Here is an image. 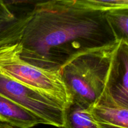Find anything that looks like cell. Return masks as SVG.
<instances>
[{
    "mask_svg": "<svg viewBox=\"0 0 128 128\" xmlns=\"http://www.w3.org/2000/svg\"><path fill=\"white\" fill-rule=\"evenodd\" d=\"M106 12L80 0L36 2L20 39V58L37 68L60 72L76 56L118 43Z\"/></svg>",
    "mask_w": 128,
    "mask_h": 128,
    "instance_id": "cell-1",
    "label": "cell"
},
{
    "mask_svg": "<svg viewBox=\"0 0 128 128\" xmlns=\"http://www.w3.org/2000/svg\"><path fill=\"white\" fill-rule=\"evenodd\" d=\"M32 10L0 36V73L56 99L66 108L71 102L60 72H50L31 66L20 58V39Z\"/></svg>",
    "mask_w": 128,
    "mask_h": 128,
    "instance_id": "cell-2",
    "label": "cell"
},
{
    "mask_svg": "<svg viewBox=\"0 0 128 128\" xmlns=\"http://www.w3.org/2000/svg\"><path fill=\"white\" fill-rule=\"evenodd\" d=\"M118 43L81 54L61 68L60 76L71 102L86 109L96 103L104 91L111 60Z\"/></svg>",
    "mask_w": 128,
    "mask_h": 128,
    "instance_id": "cell-3",
    "label": "cell"
},
{
    "mask_svg": "<svg viewBox=\"0 0 128 128\" xmlns=\"http://www.w3.org/2000/svg\"><path fill=\"white\" fill-rule=\"evenodd\" d=\"M0 95L30 111L45 124L63 128L65 107L56 99L1 73Z\"/></svg>",
    "mask_w": 128,
    "mask_h": 128,
    "instance_id": "cell-4",
    "label": "cell"
},
{
    "mask_svg": "<svg viewBox=\"0 0 128 128\" xmlns=\"http://www.w3.org/2000/svg\"><path fill=\"white\" fill-rule=\"evenodd\" d=\"M104 92L128 108V42L120 41L111 60Z\"/></svg>",
    "mask_w": 128,
    "mask_h": 128,
    "instance_id": "cell-5",
    "label": "cell"
},
{
    "mask_svg": "<svg viewBox=\"0 0 128 128\" xmlns=\"http://www.w3.org/2000/svg\"><path fill=\"white\" fill-rule=\"evenodd\" d=\"M90 110L100 128H128V108L116 104L106 92Z\"/></svg>",
    "mask_w": 128,
    "mask_h": 128,
    "instance_id": "cell-6",
    "label": "cell"
},
{
    "mask_svg": "<svg viewBox=\"0 0 128 128\" xmlns=\"http://www.w3.org/2000/svg\"><path fill=\"white\" fill-rule=\"evenodd\" d=\"M0 122L15 128H32L43 121L30 111L0 95Z\"/></svg>",
    "mask_w": 128,
    "mask_h": 128,
    "instance_id": "cell-7",
    "label": "cell"
},
{
    "mask_svg": "<svg viewBox=\"0 0 128 128\" xmlns=\"http://www.w3.org/2000/svg\"><path fill=\"white\" fill-rule=\"evenodd\" d=\"M63 128H100L90 108L71 102L64 108Z\"/></svg>",
    "mask_w": 128,
    "mask_h": 128,
    "instance_id": "cell-8",
    "label": "cell"
},
{
    "mask_svg": "<svg viewBox=\"0 0 128 128\" xmlns=\"http://www.w3.org/2000/svg\"><path fill=\"white\" fill-rule=\"evenodd\" d=\"M106 18L118 42H128V8L111 10L106 12Z\"/></svg>",
    "mask_w": 128,
    "mask_h": 128,
    "instance_id": "cell-9",
    "label": "cell"
},
{
    "mask_svg": "<svg viewBox=\"0 0 128 128\" xmlns=\"http://www.w3.org/2000/svg\"><path fill=\"white\" fill-rule=\"evenodd\" d=\"M80 1L87 7L104 12L117 9L128 8V0H80Z\"/></svg>",
    "mask_w": 128,
    "mask_h": 128,
    "instance_id": "cell-10",
    "label": "cell"
},
{
    "mask_svg": "<svg viewBox=\"0 0 128 128\" xmlns=\"http://www.w3.org/2000/svg\"><path fill=\"white\" fill-rule=\"evenodd\" d=\"M17 18L5 1L0 0V21L11 20Z\"/></svg>",
    "mask_w": 128,
    "mask_h": 128,
    "instance_id": "cell-11",
    "label": "cell"
},
{
    "mask_svg": "<svg viewBox=\"0 0 128 128\" xmlns=\"http://www.w3.org/2000/svg\"><path fill=\"white\" fill-rule=\"evenodd\" d=\"M20 16L13 20H1L0 21V36L2 35L4 32H6L8 29H10L12 25L14 24L18 20Z\"/></svg>",
    "mask_w": 128,
    "mask_h": 128,
    "instance_id": "cell-12",
    "label": "cell"
},
{
    "mask_svg": "<svg viewBox=\"0 0 128 128\" xmlns=\"http://www.w3.org/2000/svg\"><path fill=\"white\" fill-rule=\"evenodd\" d=\"M0 128H15L6 123L0 122Z\"/></svg>",
    "mask_w": 128,
    "mask_h": 128,
    "instance_id": "cell-13",
    "label": "cell"
}]
</instances>
